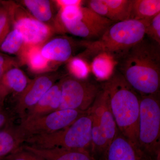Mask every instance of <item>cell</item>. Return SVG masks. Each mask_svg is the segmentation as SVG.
Masks as SVG:
<instances>
[{"label":"cell","instance_id":"obj_15","mask_svg":"<svg viewBox=\"0 0 160 160\" xmlns=\"http://www.w3.org/2000/svg\"><path fill=\"white\" fill-rule=\"evenodd\" d=\"M72 51V46L70 40L63 37L52 40L41 49V53L46 59L58 63L69 61Z\"/></svg>","mask_w":160,"mask_h":160},{"label":"cell","instance_id":"obj_20","mask_svg":"<svg viewBox=\"0 0 160 160\" xmlns=\"http://www.w3.org/2000/svg\"><path fill=\"white\" fill-rule=\"evenodd\" d=\"M41 49L40 46H24L21 51L23 59L33 71H44L48 67L49 61L43 56Z\"/></svg>","mask_w":160,"mask_h":160},{"label":"cell","instance_id":"obj_9","mask_svg":"<svg viewBox=\"0 0 160 160\" xmlns=\"http://www.w3.org/2000/svg\"><path fill=\"white\" fill-rule=\"evenodd\" d=\"M114 22L102 17L87 7L81 6L78 14L62 25L63 30L72 34L93 41L99 38Z\"/></svg>","mask_w":160,"mask_h":160},{"label":"cell","instance_id":"obj_12","mask_svg":"<svg viewBox=\"0 0 160 160\" xmlns=\"http://www.w3.org/2000/svg\"><path fill=\"white\" fill-rule=\"evenodd\" d=\"M105 154L107 160H146L149 157L118 130Z\"/></svg>","mask_w":160,"mask_h":160},{"label":"cell","instance_id":"obj_7","mask_svg":"<svg viewBox=\"0 0 160 160\" xmlns=\"http://www.w3.org/2000/svg\"><path fill=\"white\" fill-rule=\"evenodd\" d=\"M61 82L62 99L59 109L87 111L102 89L96 83L71 75L63 78Z\"/></svg>","mask_w":160,"mask_h":160},{"label":"cell","instance_id":"obj_16","mask_svg":"<svg viewBox=\"0 0 160 160\" xmlns=\"http://www.w3.org/2000/svg\"><path fill=\"white\" fill-rule=\"evenodd\" d=\"M28 83L24 72L15 66L12 67L0 78V98L3 101L10 93L20 94Z\"/></svg>","mask_w":160,"mask_h":160},{"label":"cell","instance_id":"obj_10","mask_svg":"<svg viewBox=\"0 0 160 160\" xmlns=\"http://www.w3.org/2000/svg\"><path fill=\"white\" fill-rule=\"evenodd\" d=\"M59 78L58 75L44 74L36 77L29 82L26 88L20 93L15 107L17 112L22 119L29 109L39 101Z\"/></svg>","mask_w":160,"mask_h":160},{"label":"cell","instance_id":"obj_6","mask_svg":"<svg viewBox=\"0 0 160 160\" xmlns=\"http://www.w3.org/2000/svg\"><path fill=\"white\" fill-rule=\"evenodd\" d=\"M88 111L92 119L91 152L105 153L118 130L102 88Z\"/></svg>","mask_w":160,"mask_h":160},{"label":"cell","instance_id":"obj_4","mask_svg":"<svg viewBox=\"0 0 160 160\" xmlns=\"http://www.w3.org/2000/svg\"><path fill=\"white\" fill-rule=\"evenodd\" d=\"M28 145L41 148L55 147L83 150L90 152L92 145V119L89 112L65 129L49 134L27 138Z\"/></svg>","mask_w":160,"mask_h":160},{"label":"cell","instance_id":"obj_21","mask_svg":"<svg viewBox=\"0 0 160 160\" xmlns=\"http://www.w3.org/2000/svg\"><path fill=\"white\" fill-rule=\"evenodd\" d=\"M110 13V20L116 22L129 20L133 0H104Z\"/></svg>","mask_w":160,"mask_h":160},{"label":"cell","instance_id":"obj_18","mask_svg":"<svg viewBox=\"0 0 160 160\" xmlns=\"http://www.w3.org/2000/svg\"><path fill=\"white\" fill-rule=\"evenodd\" d=\"M23 142L16 127H6L1 129L0 160H5L9 155L19 149Z\"/></svg>","mask_w":160,"mask_h":160},{"label":"cell","instance_id":"obj_14","mask_svg":"<svg viewBox=\"0 0 160 160\" xmlns=\"http://www.w3.org/2000/svg\"><path fill=\"white\" fill-rule=\"evenodd\" d=\"M44 160H95L90 152L83 150L55 148H41L26 145L22 146Z\"/></svg>","mask_w":160,"mask_h":160},{"label":"cell","instance_id":"obj_17","mask_svg":"<svg viewBox=\"0 0 160 160\" xmlns=\"http://www.w3.org/2000/svg\"><path fill=\"white\" fill-rule=\"evenodd\" d=\"M159 13L160 0H133L129 20L149 21Z\"/></svg>","mask_w":160,"mask_h":160},{"label":"cell","instance_id":"obj_1","mask_svg":"<svg viewBox=\"0 0 160 160\" xmlns=\"http://www.w3.org/2000/svg\"><path fill=\"white\" fill-rule=\"evenodd\" d=\"M119 62L121 74L140 96L158 94L160 45L145 38Z\"/></svg>","mask_w":160,"mask_h":160},{"label":"cell","instance_id":"obj_8","mask_svg":"<svg viewBox=\"0 0 160 160\" xmlns=\"http://www.w3.org/2000/svg\"><path fill=\"white\" fill-rule=\"evenodd\" d=\"M86 112L59 109L40 117L22 120L20 125L16 127L17 130L24 142L30 137L49 134L65 129Z\"/></svg>","mask_w":160,"mask_h":160},{"label":"cell","instance_id":"obj_19","mask_svg":"<svg viewBox=\"0 0 160 160\" xmlns=\"http://www.w3.org/2000/svg\"><path fill=\"white\" fill-rule=\"evenodd\" d=\"M91 63V70L98 79L106 81L114 73L118 62L108 55L102 53L93 58Z\"/></svg>","mask_w":160,"mask_h":160},{"label":"cell","instance_id":"obj_2","mask_svg":"<svg viewBox=\"0 0 160 160\" xmlns=\"http://www.w3.org/2000/svg\"><path fill=\"white\" fill-rule=\"evenodd\" d=\"M118 131L135 146L138 143L140 96L121 72L113 73L102 85Z\"/></svg>","mask_w":160,"mask_h":160},{"label":"cell","instance_id":"obj_26","mask_svg":"<svg viewBox=\"0 0 160 160\" xmlns=\"http://www.w3.org/2000/svg\"><path fill=\"white\" fill-rule=\"evenodd\" d=\"M145 34L152 41L160 45V13L152 18L146 26Z\"/></svg>","mask_w":160,"mask_h":160},{"label":"cell","instance_id":"obj_5","mask_svg":"<svg viewBox=\"0 0 160 160\" xmlns=\"http://www.w3.org/2000/svg\"><path fill=\"white\" fill-rule=\"evenodd\" d=\"M160 102L158 94L140 96L138 143L148 156L159 152Z\"/></svg>","mask_w":160,"mask_h":160},{"label":"cell","instance_id":"obj_24","mask_svg":"<svg viewBox=\"0 0 160 160\" xmlns=\"http://www.w3.org/2000/svg\"><path fill=\"white\" fill-rule=\"evenodd\" d=\"M68 69L71 75L79 79H86L89 73V66L82 58L71 59L68 64Z\"/></svg>","mask_w":160,"mask_h":160},{"label":"cell","instance_id":"obj_25","mask_svg":"<svg viewBox=\"0 0 160 160\" xmlns=\"http://www.w3.org/2000/svg\"><path fill=\"white\" fill-rule=\"evenodd\" d=\"M0 6V46L10 32L11 21L9 11L3 5Z\"/></svg>","mask_w":160,"mask_h":160},{"label":"cell","instance_id":"obj_33","mask_svg":"<svg viewBox=\"0 0 160 160\" xmlns=\"http://www.w3.org/2000/svg\"><path fill=\"white\" fill-rule=\"evenodd\" d=\"M1 5H2V2H1V1H0V6H1Z\"/></svg>","mask_w":160,"mask_h":160},{"label":"cell","instance_id":"obj_30","mask_svg":"<svg viewBox=\"0 0 160 160\" xmlns=\"http://www.w3.org/2000/svg\"><path fill=\"white\" fill-rule=\"evenodd\" d=\"M55 2L61 8L69 6H81L83 1L80 0H58Z\"/></svg>","mask_w":160,"mask_h":160},{"label":"cell","instance_id":"obj_13","mask_svg":"<svg viewBox=\"0 0 160 160\" xmlns=\"http://www.w3.org/2000/svg\"><path fill=\"white\" fill-rule=\"evenodd\" d=\"M62 99L61 80L55 83L38 102L26 113L23 120H29L49 114L59 109Z\"/></svg>","mask_w":160,"mask_h":160},{"label":"cell","instance_id":"obj_29","mask_svg":"<svg viewBox=\"0 0 160 160\" xmlns=\"http://www.w3.org/2000/svg\"><path fill=\"white\" fill-rule=\"evenodd\" d=\"M15 66V62L12 58L0 52V78Z\"/></svg>","mask_w":160,"mask_h":160},{"label":"cell","instance_id":"obj_3","mask_svg":"<svg viewBox=\"0 0 160 160\" xmlns=\"http://www.w3.org/2000/svg\"><path fill=\"white\" fill-rule=\"evenodd\" d=\"M150 21L130 19L112 23L97 39L80 42L85 48L82 56L93 58L105 53L118 62L145 38L146 27Z\"/></svg>","mask_w":160,"mask_h":160},{"label":"cell","instance_id":"obj_32","mask_svg":"<svg viewBox=\"0 0 160 160\" xmlns=\"http://www.w3.org/2000/svg\"><path fill=\"white\" fill-rule=\"evenodd\" d=\"M2 99L0 98V106H1V103H2Z\"/></svg>","mask_w":160,"mask_h":160},{"label":"cell","instance_id":"obj_31","mask_svg":"<svg viewBox=\"0 0 160 160\" xmlns=\"http://www.w3.org/2000/svg\"><path fill=\"white\" fill-rule=\"evenodd\" d=\"M10 121L9 115L0 109V130L2 129L3 127L6 126Z\"/></svg>","mask_w":160,"mask_h":160},{"label":"cell","instance_id":"obj_22","mask_svg":"<svg viewBox=\"0 0 160 160\" xmlns=\"http://www.w3.org/2000/svg\"><path fill=\"white\" fill-rule=\"evenodd\" d=\"M24 5L36 19L42 22H48L52 17L51 3L48 0H25Z\"/></svg>","mask_w":160,"mask_h":160},{"label":"cell","instance_id":"obj_28","mask_svg":"<svg viewBox=\"0 0 160 160\" xmlns=\"http://www.w3.org/2000/svg\"><path fill=\"white\" fill-rule=\"evenodd\" d=\"M5 160H44L22 148V146L14 152L9 155Z\"/></svg>","mask_w":160,"mask_h":160},{"label":"cell","instance_id":"obj_27","mask_svg":"<svg viewBox=\"0 0 160 160\" xmlns=\"http://www.w3.org/2000/svg\"><path fill=\"white\" fill-rule=\"evenodd\" d=\"M87 7L102 17L110 20V13L104 0H89L87 1Z\"/></svg>","mask_w":160,"mask_h":160},{"label":"cell","instance_id":"obj_11","mask_svg":"<svg viewBox=\"0 0 160 160\" xmlns=\"http://www.w3.org/2000/svg\"><path fill=\"white\" fill-rule=\"evenodd\" d=\"M10 18L13 29L18 30L23 37L25 46H40L52 33L51 28L45 23L26 14H17Z\"/></svg>","mask_w":160,"mask_h":160},{"label":"cell","instance_id":"obj_23","mask_svg":"<svg viewBox=\"0 0 160 160\" xmlns=\"http://www.w3.org/2000/svg\"><path fill=\"white\" fill-rule=\"evenodd\" d=\"M24 45L22 35L17 29H13L6 36L0 46V49L5 53L16 54L22 51Z\"/></svg>","mask_w":160,"mask_h":160}]
</instances>
